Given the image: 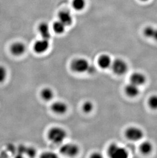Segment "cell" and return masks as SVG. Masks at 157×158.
Returning a JSON list of instances; mask_svg holds the SVG:
<instances>
[{"label": "cell", "mask_w": 157, "mask_h": 158, "mask_svg": "<svg viewBox=\"0 0 157 158\" xmlns=\"http://www.w3.org/2000/svg\"><path fill=\"white\" fill-rule=\"evenodd\" d=\"M67 132L61 127H53L47 133L49 140L54 144L59 145L62 143L67 137Z\"/></svg>", "instance_id": "obj_1"}, {"label": "cell", "mask_w": 157, "mask_h": 158, "mask_svg": "<svg viewBox=\"0 0 157 158\" xmlns=\"http://www.w3.org/2000/svg\"><path fill=\"white\" fill-rule=\"evenodd\" d=\"M90 66L89 61L85 58H78L71 62L70 68L75 73L81 74L87 72Z\"/></svg>", "instance_id": "obj_2"}, {"label": "cell", "mask_w": 157, "mask_h": 158, "mask_svg": "<svg viewBox=\"0 0 157 158\" xmlns=\"http://www.w3.org/2000/svg\"><path fill=\"white\" fill-rule=\"evenodd\" d=\"M108 154L110 157L113 158H127L129 156L127 150L116 143L110 145L108 149Z\"/></svg>", "instance_id": "obj_3"}, {"label": "cell", "mask_w": 157, "mask_h": 158, "mask_svg": "<svg viewBox=\"0 0 157 158\" xmlns=\"http://www.w3.org/2000/svg\"><path fill=\"white\" fill-rule=\"evenodd\" d=\"M79 151L78 146L74 143H66L62 145L60 148V153L67 157H75L78 155Z\"/></svg>", "instance_id": "obj_4"}, {"label": "cell", "mask_w": 157, "mask_h": 158, "mask_svg": "<svg viewBox=\"0 0 157 158\" xmlns=\"http://www.w3.org/2000/svg\"><path fill=\"white\" fill-rule=\"evenodd\" d=\"M111 68L114 74L120 76L125 74L128 69L127 63L120 58H117L113 61Z\"/></svg>", "instance_id": "obj_5"}, {"label": "cell", "mask_w": 157, "mask_h": 158, "mask_svg": "<svg viewBox=\"0 0 157 158\" xmlns=\"http://www.w3.org/2000/svg\"><path fill=\"white\" fill-rule=\"evenodd\" d=\"M125 136L130 140L138 141L142 139L144 136V133L140 128L137 127H130L126 130Z\"/></svg>", "instance_id": "obj_6"}, {"label": "cell", "mask_w": 157, "mask_h": 158, "mask_svg": "<svg viewBox=\"0 0 157 158\" xmlns=\"http://www.w3.org/2000/svg\"><path fill=\"white\" fill-rule=\"evenodd\" d=\"M49 46L50 44L49 40L42 39L35 43L33 49L36 53L42 54L46 52L49 49Z\"/></svg>", "instance_id": "obj_7"}, {"label": "cell", "mask_w": 157, "mask_h": 158, "mask_svg": "<svg viewBox=\"0 0 157 158\" xmlns=\"http://www.w3.org/2000/svg\"><path fill=\"white\" fill-rule=\"evenodd\" d=\"M26 47L24 43L22 42H15L11 46L10 50L12 55L15 56H20L23 55L26 52Z\"/></svg>", "instance_id": "obj_8"}, {"label": "cell", "mask_w": 157, "mask_h": 158, "mask_svg": "<svg viewBox=\"0 0 157 158\" xmlns=\"http://www.w3.org/2000/svg\"><path fill=\"white\" fill-rule=\"evenodd\" d=\"M51 110L54 113L58 115H63L68 110L66 103L61 101L55 102L51 106Z\"/></svg>", "instance_id": "obj_9"}, {"label": "cell", "mask_w": 157, "mask_h": 158, "mask_svg": "<svg viewBox=\"0 0 157 158\" xmlns=\"http://www.w3.org/2000/svg\"><path fill=\"white\" fill-rule=\"evenodd\" d=\"M146 81L147 78L145 75L140 72H135L131 75V83L138 87L143 85Z\"/></svg>", "instance_id": "obj_10"}, {"label": "cell", "mask_w": 157, "mask_h": 158, "mask_svg": "<svg viewBox=\"0 0 157 158\" xmlns=\"http://www.w3.org/2000/svg\"><path fill=\"white\" fill-rule=\"evenodd\" d=\"M112 61L110 56L107 54H103L98 58V64L102 69H107L111 67Z\"/></svg>", "instance_id": "obj_11"}, {"label": "cell", "mask_w": 157, "mask_h": 158, "mask_svg": "<svg viewBox=\"0 0 157 158\" xmlns=\"http://www.w3.org/2000/svg\"><path fill=\"white\" fill-rule=\"evenodd\" d=\"M59 21L62 23L66 26L71 25L73 22V18L71 14L67 11L63 10L58 15Z\"/></svg>", "instance_id": "obj_12"}, {"label": "cell", "mask_w": 157, "mask_h": 158, "mask_svg": "<svg viewBox=\"0 0 157 158\" xmlns=\"http://www.w3.org/2000/svg\"><path fill=\"white\" fill-rule=\"evenodd\" d=\"M125 92L128 97L134 98L139 94L140 90L138 86L130 82L125 87Z\"/></svg>", "instance_id": "obj_13"}, {"label": "cell", "mask_w": 157, "mask_h": 158, "mask_svg": "<svg viewBox=\"0 0 157 158\" xmlns=\"http://www.w3.org/2000/svg\"><path fill=\"white\" fill-rule=\"evenodd\" d=\"M39 31L42 36V39L49 40L50 37V30L48 24L43 23L39 26Z\"/></svg>", "instance_id": "obj_14"}, {"label": "cell", "mask_w": 157, "mask_h": 158, "mask_svg": "<svg viewBox=\"0 0 157 158\" xmlns=\"http://www.w3.org/2000/svg\"><path fill=\"white\" fill-rule=\"evenodd\" d=\"M40 96L43 100L49 102L52 100L54 97V92L51 88H45L41 91Z\"/></svg>", "instance_id": "obj_15"}, {"label": "cell", "mask_w": 157, "mask_h": 158, "mask_svg": "<svg viewBox=\"0 0 157 158\" xmlns=\"http://www.w3.org/2000/svg\"><path fill=\"white\" fill-rule=\"evenodd\" d=\"M144 35L148 38L153 39L157 41V28L151 26H148L144 29Z\"/></svg>", "instance_id": "obj_16"}, {"label": "cell", "mask_w": 157, "mask_h": 158, "mask_svg": "<svg viewBox=\"0 0 157 158\" xmlns=\"http://www.w3.org/2000/svg\"><path fill=\"white\" fill-rule=\"evenodd\" d=\"M140 150L144 155H148L153 150V145L149 141H144L140 145Z\"/></svg>", "instance_id": "obj_17"}, {"label": "cell", "mask_w": 157, "mask_h": 158, "mask_svg": "<svg viewBox=\"0 0 157 158\" xmlns=\"http://www.w3.org/2000/svg\"><path fill=\"white\" fill-rule=\"evenodd\" d=\"M66 26L60 21H56L53 24V28L55 33L57 34H62L65 31Z\"/></svg>", "instance_id": "obj_18"}, {"label": "cell", "mask_w": 157, "mask_h": 158, "mask_svg": "<svg viewBox=\"0 0 157 158\" xmlns=\"http://www.w3.org/2000/svg\"><path fill=\"white\" fill-rule=\"evenodd\" d=\"M72 5L76 10L81 11L85 7L86 1L85 0H73Z\"/></svg>", "instance_id": "obj_19"}, {"label": "cell", "mask_w": 157, "mask_h": 158, "mask_svg": "<svg viewBox=\"0 0 157 158\" xmlns=\"http://www.w3.org/2000/svg\"><path fill=\"white\" fill-rule=\"evenodd\" d=\"M94 105L92 102L87 101L85 102L82 105V110L86 114H89L94 110Z\"/></svg>", "instance_id": "obj_20"}, {"label": "cell", "mask_w": 157, "mask_h": 158, "mask_svg": "<svg viewBox=\"0 0 157 158\" xmlns=\"http://www.w3.org/2000/svg\"><path fill=\"white\" fill-rule=\"evenodd\" d=\"M148 106L153 110H157V95H152L148 99Z\"/></svg>", "instance_id": "obj_21"}, {"label": "cell", "mask_w": 157, "mask_h": 158, "mask_svg": "<svg viewBox=\"0 0 157 158\" xmlns=\"http://www.w3.org/2000/svg\"><path fill=\"white\" fill-rule=\"evenodd\" d=\"M7 70L6 68L0 65V83L4 82L7 77Z\"/></svg>", "instance_id": "obj_22"}, {"label": "cell", "mask_w": 157, "mask_h": 158, "mask_svg": "<svg viewBox=\"0 0 157 158\" xmlns=\"http://www.w3.org/2000/svg\"><path fill=\"white\" fill-rule=\"evenodd\" d=\"M57 157V156L55 153H53V152H45L44 154H42V158H56Z\"/></svg>", "instance_id": "obj_23"}, {"label": "cell", "mask_w": 157, "mask_h": 158, "mask_svg": "<svg viewBox=\"0 0 157 158\" xmlns=\"http://www.w3.org/2000/svg\"><path fill=\"white\" fill-rule=\"evenodd\" d=\"M91 157H92V158H102V156L101 155V154H99V153H94V154H92V156H91Z\"/></svg>", "instance_id": "obj_24"}, {"label": "cell", "mask_w": 157, "mask_h": 158, "mask_svg": "<svg viewBox=\"0 0 157 158\" xmlns=\"http://www.w3.org/2000/svg\"><path fill=\"white\" fill-rule=\"evenodd\" d=\"M140 1L142 2H147L148 1V0H140Z\"/></svg>", "instance_id": "obj_25"}]
</instances>
